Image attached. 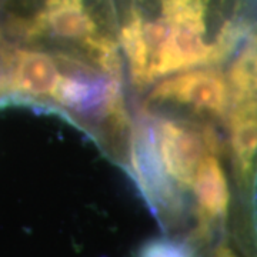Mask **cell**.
<instances>
[{
    "label": "cell",
    "instance_id": "cell-1",
    "mask_svg": "<svg viewBox=\"0 0 257 257\" xmlns=\"http://www.w3.org/2000/svg\"><path fill=\"white\" fill-rule=\"evenodd\" d=\"M127 86L224 63L257 30V0H113Z\"/></svg>",
    "mask_w": 257,
    "mask_h": 257
},
{
    "label": "cell",
    "instance_id": "cell-2",
    "mask_svg": "<svg viewBox=\"0 0 257 257\" xmlns=\"http://www.w3.org/2000/svg\"><path fill=\"white\" fill-rule=\"evenodd\" d=\"M53 52L59 59L60 73L46 109L86 130L124 167L133 123L126 94L127 82L101 72L74 53Z\"/></svg>",
    "mask_w": 257,
    "mask_h": 257
},
{
    "label": "cell",
    "instance_id": "cell-3",
    "mask_svg": "<svg viewBox=\"0 0 257 257\" xmlns=\"http://www.w3.org/2000/svg\"><path fill=\"white\" fill-rule=\"evenodd\" d=\"M124 169L166 230H176L186 214L184 193L166 173L159 155L155 116L143 103L135 107Z\"/></svg>",
    "mask_w": 257,
    "mask_h": 257
},
{
    "label": "cell",
    "instance_id": "cell-4",
    "mask_svg": "<svg viewBox=\"0 0 257 257\" xmlns=\"http://www.w3.org/2000/svg\"><path fill=\"white\" fill-rule=\"evenodd\" d=\"M152 111L166 173L182 192H189L204 157L211 152L224 150V142L210 120L173 114L169 110Z\"/></svg>",
    "mask_w": 257,
    "mask_h": 257
},
{
    "label": "cell",
    "instance_id": "cell-5",
    "mask_svg": "<svg viewBox=\"0 0 257 257\" xmlns=\"http://www.w3.org/2000/svg\"><path fill=\"white\" fill-rule=\"evenodd\" d=\"M59 73L53 50L8 42L0 47V107L19 104L46 109Z\"/></svg>",
    "mask_w": 257,
    "mask_h": 257
},
{
    "label": "cell",
    "instance_id": "cell-6",
    "mask_svg": "<svg viewBox=\"0 0 257 257\" xmlns=\"http://www.w3.org/2000/svg\"><path fill=\"white\" fill-rule=\"evenodd\" d=\"M143 104L150 109H177L203 120H224L229 106L226 74L219 66L196 67L166 76L150 86Z\"/></svg>",
    "mask_w": 257,
    "mask_h": 257
},
{
    "label": "cell",
    "instance_id": "cell-7",
    "mask_svg": "<svg viewBox=\"0 0 257 257\" xmlns=\"http://www.w3.org/2000/svg\"><path fill=\"white\" fill-rule=\"evenodd\" d=\"M224 150L211 152L204 157L193 180L192 190L196 202L197 226L193 240H207L216 223L226 220L231 203L230 179L221 155Z\"/></svg>",
    "mask_w": 257,
    "mask_h": 257
},
{
    "label": "cell",
    "instance_id": "cell-8",
    "mask_svg": "<svg viewBox=\"0 0 257 257\" xmlns=\"http://www.w3.org/2000/svg\"><path fill=\"white\" fill-rule=\"evenodd\" d=\"M229 87L227 128L257 130V30L234 52L226 74Z\"/></svg>",
    "mask_w": 257,
    "mask_h": 257
},
{
    "label": "cell",
    "instance_id": "cell-9",
    "mask_svg": "<svg viewBox=\"0 0 257 257\" xmlns=\"http://www.w3.org/2000/svg\"><path fill=\"white\" fill-rule=\"evenodd\" d=\"M136 257H197V253L187 240L159 236L146 240L139 247Z\"/></svg>",
    "mask_w": 257,
    "mask_h": 257
},
{
    "label": "cell",
    "instance_id": "cell-10",
    "mask_svg": "<svg viewBox=\"0 0 257 257\" xmlns=\"http://www.w3.org/2000/svg\"><path fill=\"white\" fill-rule=\"evenodd\" d=\"M211 257H239V254L230 247L227 243H220L217 247L214 248Z\"/></svg>",
    "mask_w": 257,
    "mask_h": 257
}]
</instances>
